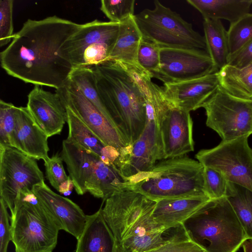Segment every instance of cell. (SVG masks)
Masks as SVG:
<instances>
[{
	"mask_svg": "<svg viewBox=\"0 0 252 252\" xmlns=\"http://www.w3.org/2000/svg\"><path fill=\"white\" fill-rule=\"evenodd\" d=\"M69 80L113 125L109 114L99 94L95 75L92 67L73 68L70 75Z\"/></svg>",
	"mask_w": 252,
	"mask_h": 252,
	"instance_id": "f1b7e54d",
	"label": "cell"
},
{
	"mask_svg": "<svg viewBox=\"0 0 252 252\" xmlns=\"http://www.w3.org/2000/svg\"><path fill=\"white\" fill-rule=\"evenodd\" d=\"M76 252H116L114 237L101 208L94 214L87 215L84 229L77 239Z\"/></svg>",
	"mask_w": 252,
	"mask_h": 252,
	"instance_id": "7402d4cb",
	"label": "cell"
},
{
	"mask_svg": "<svg viewBox=\"0 0 252 252\" xmlns=\"http://www.w3.org/2000/svg\"><path fill=\"white\" fill-rule=\"evenodd\" d=\"M160 48L156 44L142 36L137 54V60L139 65L154 78L160 65Z\"/></svg>",
	"mask_w": 252,
	"mask_h": 252,
	"instance_id": "4dcf8cb0",
	"label": "cell"
},
{
	"mask_svg": "<svg viewBox=\"0 0 252 252\" xmlns=\"http://www.w3.org/2000/svg\"><path fill=\"white\" fill-rule=\"evenodd\" d=\"M17 106L0 100V147H10L9 138L15 125Z\"/></svg>",
	"mask_w": 252,
	"mask_h": 252,
	"instance_id": "d6a6232c",
	"label": "cell"
},
{
	"mask_svg": "<svg viewBox=\"0 0 252 252\" xmlns=\"http://www.w3.org/2000/svg\"><path fill=\"white\" fill-rule=\"evenodd\" d=\"M61 157L79 195L89 192L105 201L123 190L126 181L114 164L104 162L91 151L66 139L63 141Z\"/></svg>",
	"mask_w": 252,
	"mask_h": 252,
	"instance_id": "52a82bcc",
	"label": "cell"
},
{
	"mask_svg": "<svg viewBox=\"0 0 252 252\" xmlns=\"http://www.w3.org/2000/svg\"><path fill=\"white\" fill-rule=\"evenodd\" d=\"M248 137L222 141L213 148L200 150L195 157L204 167L218 171L228 182L252 191V149Z\"/></svg>",
	"mask_w": 252,
	"mask_h": 252,
	"instance_id": "8fae6325",
	"label": "cell"
},
{
	"mask_svg": "<svg viewBox=\"0 0 252 252\" xmlns=\"http://www.w3.org/2000/svg\"><path fill=\"white\" fill-rule=\"evenodd\" d=\"M225 197L241 223L247 239H252V191L228 182Z\"/></svg>",
	"mask_w": 252,
	"mask_h": 252,
	"instance_id": "83f0119b",
	"label": "cell"
},
{
	"mask_svg": "<svg viewBox=\"0 0 252 252\" xmlns=\"http://www.w3.org/2000/svg\"><path fill=\"white\" fill-rule=\"evenodd\" d=\"M182 224L189 240L205 252H236L247 239L225 197L209 200Z\"/></svg>",
	"mask_w": 252,
	"mask_h": 252,
	"instance_id": "5b68a950",
	"label": "cell"
},
{
	"mask_svg": "<svg viewBox=\"0 0 252 252\" xmlns=\"http://www.w3.org/2000/svg\"><path fill=\"white\" fill-rule=\"evenodd\" d=\"M10 223L15 252H52L55 248L60 229L32 191L19 193Z\"/></svg>",
	"mask_w": 252,
	"mask_h": 252,
	"instance_id": "8992f818",
	"label": "cell"
},
{
	"mask_svg": "<svg viewBox=\"0 0 252 252\" xmlns=\"http://www.w3.org/2000/svg\"><path fill=\"white\" fill-rule=\"evenodd\" d=\"M220 86L238 98L252 100V64L238 68L229 64L218 72Z\"/></svg>",
	"mask_w": 252,
	"mask_h": 252,
	"instance_id": "484cf974",
	"label": "cell"
},
{
	"mask_svg": "<svg viewBox=\"0 0 252 252\" xmlns=\"http://www.w3.org/2000/svg\"><path fill=\"white\" fill-rule=\"evenodd\" d=\"M146 102V122L137 139L120 151L115 165L126 181L149 170L157 160H162L159 130L151 104Z\"/></svg>",
	"mask_w": 252,
	"mask_h": 252,
	"instance_id": "4fadbf2b",
	"label": "cell"
},
{
	"mask_svg": "<svg viewBox=\"0 0 252 252\" xmlns=\"http://www.w3.org/2000/svg\"><path fill=\"white\" fill-rule=\"evenodd\" d=\"M67 112L68 134L66 139L91 151L106 164H114L120 152L116 148L105 145L102 140L68 107Z\"/></svg>",
	"mask_w": 252,
	"mask_h": 252,
	"instance_id": "603a6c76",
	"label": "cell"
},
{
	"mask_svg": "<svg viewBox=\"0 0 252 252\" xmlns=\"http://www.w3.org/2000/svg\"><path fill=\"white\" fill-rule=\"evenodd\" d=\"M101 207L114 237L116 252H146L178 240H190L181 224L167 228L152 216L157 201L130 190L114 192Z\"/></svg>",
	"mask_w": 252,
	"mask_h": 252,
	"instance_id": "7a4b0ae2",
	"label": "cell"
},
{
	"mask_svg": "<svg viewBox=\"0 0 252 252\" xmlns=\"http://www.w3.org/2000/svg\"><path fill=\"white\" fill-rule=\"evenodd\" d=\"M218 71L207 51L162 48L159 68L154 78L164 84L176 83Z\"/></svg>",
	"mask_w": 252,
	"mask_h": 252,
	"instance_id": "5bb4252c",
	"label": "cell"
},
{
	"mask_svg": "<svg viewBox=\"0 0 252 252\" xmlns=\"http://www.w3.org/2000/svg\"><path fill=\"white\" fill-rule=\"evenodd\" d=\"M123 188L156 201L166 198L209 197L204 167L198 160L185 156L161 160L149 170L127 179Z\"/></svg>",
	"mask_w": 252,
	"mask_h": 252,
	"instance_id": "277c9868",
	"label": "cell"
},
{
	"mask_svg": "<svg viewBox=\"0 0 252 252\" xmlns=\"http://www.w3.org/2000/svg\"><path fill=\"white\" fill-rule=\"evenodd\" d=\"M63 161L61 156L58 154L44 161L46 178L57 191L62 183L70 178L65 172Z\"/></svg>",
	"mask_w": 252,
	"mask_h": 252,
	"instance_id": "d590c367",
	"label": "cell"
},
{
	"mask_svg": "<svg viewBox=\"0 0 252 252\" xmlns=\"http://www.w3.org/2000/svg\"><path fill=\"white\" fill-rule=\"evenodd\" d=\"M32 191L60 229L79 239L87 219L81 208L69 199L54 192L45 183L35 186Z\"/></svg>",
	"mask_w": 252,
	"mask_h": 252,
	"instance_id": "e0dca14e",
	"label": "cell"
},
{
	"mask_svg": "<svg viewBox=\"0 0 252 252\" xmlns=\"http://www.w3.org/2000/svg\"><path fill=\"white\" fill-rule=\"evenodd\" d=\"M205 188L208 196L211 199L225 197L228 181L218 171L204 167Z\"/></svg>",
	"mask_w": 252,
	"mask_h": 252,
	"instance_id": "836d02e7",
	"label": "cell"
},
{
	"mask_svg": "<svg viewBox=\"0 0 252 252\" xmlns=\"http://www.w3.org/2000/svg\"><path fill=\"white\" fill-rule=\"evenodd\" d=\"M206 124L226 141L252 134V100L234 96L220 86L202 105Z\"/></svg>",
	"mask_w": 252,
	"mask_h": 252,
	"instance_id": "30bf717a",
	"label": "cell"
},
{
	"mask_svg": "<svg viewBox=\"0 0 252 252\" xmlns=\"http://www.w3.org/2000/svg\"><path fill=\"white\" fill-rule=\"evenodd\" d=\"M210 199L199 197L161 199L157 201L152 216L165 228L177 226L182 224Z\"/></svg>",
	"mask_w": 252,
	"mask_h": 252,
	"instance_id": "44dd1931",
	"label": "cell"
},
{
	"mask_svg": "<svg viewBox=\"0 0 252 252\" xmlns=\"http://www.w3.org/2000/svg\"><path fill=\"white\" fill-rule=\"evenodd\" d=\"M227 36L230 56L252 39V13H249L230 24Z\"/></svg>",
	"mask_w": 252,
	"mask_h": 252,
	"instance_id": "f546056e",
	"label": "cell"
},
{
	"mask_svg": "<svg viewBox=\"0 0 252 252\" xmlns=\"http://www.w3.org/2000/svg\"><path fill=\"white\" fill-rule=\"evenodd\" d=\"M154 3L153 9L146 8L134 15L144 38L160 48L208 52L204 36L195 31L191 24L159 1Z\"/></svg>",
	"mask_w": 252,
	"mask_h": 252,
	"instance_id": "ba28073f",
	"label": "cell"
},
{
	"mask_svg": "<svg viewBox=\"0 0 252 252\" xmlns=\"http://www.w3.org/2000/svg\"><path fill=\"white\" fill-rule=\"evenodd\" d=\"M134 0H102L100 10L112 22L121 23L134 15Z\"/></svg>",
	"mask_w": 252,
	"mask_h": 252,
	"instance_id": "1f68e13d",
	"label": "cell"
},
{
	"mask_svg": "<svg viewBox=\"0 0 252 252\" xmlns=\"http://www.w3.org/2000/svg\"><path fill=\"white\" fill-rule=\"evenodd\" d=\"M12 0H0V46L10 43L14 36Z\"/></svg>",
	"mask_w": 252,
	"mask_h": 252,
	"instance_id": "e575fe53",
	"label": "cell"
},
{
	"mask_svg": "<svg viewBox=\"0 0 252 252\" xmlns=\"http://www.w3.org/2000/svg\"><path fill=\"white\" fill-rule=\"evenodd\" d=\"M43 183V174L35 159L15 148L0 147V199L11 215L21 190L32 191L35 186Z\"/></svg>",
	"mask_w": 252,
	"mask_h": 252,
	"instance_id": "7c38bea8",
	"label": "cell"
},
{
	"mask_svg": "<svg viewBox=\"0 0 252 252\" xmlns=\"http://www.w3.org/2000/svg\"><path fill=\"white\" fill-rule=\"evenodd\" d=\"M48 137L33 120L27 107H17L15 125L10 138V147L35 159L47 160Z\"/></svg>",
	"mask_w": 252,
	"mask_h": 252,
	"instance_id": "ffe728a7",
	"label": "cell"
},
{
	"mask_svg": "<svg viewBox=\"0 0 252 252\" xmlns=\"http://www.w3.org/2000/svg\"><path fill=\"white\" fill-rule=\"evenodd\" d=\"M203 25L208 53L219 70L229 57L227 31L220 20L204 19Z\"/></svg>",
	"mask_w": 252,
	"mask_h": 252,
	"instance_id": "4316f807",
	"label": "cell"
},
{
	"mask_svg": "<svg viewBox=\"0 0 252 252\" xmlns=\"http://www.w3.org/2000/svg\"><path fill=\"white\" fill-rule=\"evenodd\" d=\"M92 68L99 94L113 125L128 145L133 143L146 124L145 97L117 62L108 61Z\"/></svg>",
	"mask_w": 252,
	"mask_h": 252,
	"instance_id": "3957f363",
	"label": "cell"
},
{
	"mask_svg": "<svg viewBox=\"0 0 252 252\" xmlns=\"http://www.w3.org/2000/svg\"><path fill=\"white\" fill-rule=\"evenodd\" d=\"M81 26L56 16L28 19L0 52L2 68L25 83L60 89L73 69L62 55V46Z\"/></svg>",
	"mask_w": 252,
	"mask_h": 252,
	"instance_id": "6da1fadb",
	"label": "cell"
},
{
	"mask_svg": "<svg viewBox=\"0 0 252 252\" xmlns=\"http://www.w3.org/2000/svg\"><path fill=\"white\" fill-rule=\"evenodd\" d=\"M120 23L97 20L81 24L63 44V57L73 68L92 67L108 61L118 37Z\"/></svg>",
	"mask_w": 252,
	"mask_h": 252,
	"instance_id": "9c48e42d",
	"label": "cell"
},
{
	"mask_svg": "<svg viewBox=\"0 0 252 252\" xmlns=\"http://www.w3.org/2000/svg\"><path fill=\"white\" fill-rule=\"evenodd\" d=\"M146 252H205L190 240L173 241Z\"/></svg>",
	"mask_w": 252,
	"mask_h": 252,
	"instance_id": "f35d334b",
	"label": "cell"
},
{
	"mask_svg": "<svg viewBox=\"0 0 252 252\" xmlns=\"http://www.w3.org/2000/svg\"><path fill=\"white\" fill-rule=\"evenodd\" d=\"M117 62L129 75L145 97L146 99L150 98V91L149 84L152 81L151 75L140 65Z\"/></svg>",
	"mask_w": 252,
	"mask_h": 252,
	"instance_id": "8d00e7d4",
	"label": "cell"
},
{
	"mask_svg": "<svg viewBox=\"0 0 252 252\" xmlns=\"http://www.w3.org/2000/svg\"><path fill=\"white\" fill-rule=\"evenodd\" d=\"M204 19H223L230 24L250 13L252 0H187Z\"/></svg>",
	"mask_w": 252,
	"mask_h": 252,
	"instance_id": "cb8c5ba5",
	"label": "cell"
},
{
	"mask_svg": "<svg viewBox=\"0 0 252 252\" xmlns=\"http://www.w3.org/2000/svg\"><path fill=\"white\" fill-rule=\"evenodd\" d=\"M164 86L172 105L190 112L201 107L220 85L217 72L187 81L164 84Z\"/></svg>",
	"mask_w": 252,
	"mask_h": 252,
	"instance_id": "d6986e66",
	"label": "cell"
},
{
	"mask_svg": "<svg viewBox=\"0 0 252 252\" xmlns=\"http://www.w3.org/2000/svg\"><path fill=\"white\" fill-rule=\"evenodd\" d=\"M244 252H252V239H246L242 244Z\"/></svg>",
	"mask_w": 252,
	"mask_h": 252,
	"instance_id": "b9f144b4",
	"label": "cell"
},
{
	"mask_svg": "<svg viewBox=\"0 0 252 252\" xmlns=\"http://www.w3.org/2000/svg\"><path fill=\"white\" fill-rule=\"evenodd\" d=\"M227 64L238 68L252 64V39L238 51L229 56Z\"/></svg>",
	"mask_w": 252,
	"mask_h": 252,
	"instance_id": "ab89813d",
	"label": "cell"
},
{
	"mask_svg": "<svg viewBox=\"0 0 252 252\" xmlns=\"http://www.w3.org/2000/svg\"><path fill=\"white\" fill-rule=\"evenodd\" d=\"M7 207L3 201L0 199V252H7L8 244L12 241L10 219Z\"/></svg>",
	"mask_w": 252,
	"mask_h": 252,
	"instance_id": "74e56055",
	"label": "cell"
},
{
	"mask_svg": "<svg viewBox=\"0 0 252 252\" xmlns=\"http://www.w3.org/2000/svg\"><path fill=\"white\" fill-rule=\"evenodd\" d=\"M65 106L68 107L106 145L119 151L128 145L125 137L81 93L69 79L56 90Z\"/></svg>",
	"mask_w": 252,
	"mask_h": 252,
	"instance_id": "9a60e30c",
	"label": "cell"
},
{
	"mask_svg": "<svg viewBox=\"0 0 252 252\" xmlns=\"http://www.w3.org/2000/svg\"><path fill=\"white\" fill-rule=\"evenodd\" d=\"M73 187V182L70 178L60 185L58 191L61 194L68 195L71 192Z\"/></svg>",
	"mask_w": 252,
	"mask_h": 252,
	"instance_id": "60d3db41",
	"label": "cell"
},
{
	"mask_svg": "<svg viewBox=\"0 0 252 252\" xmlns=\"http://www.w3.org/2000/svg\"><path fill=\"white\" fill-rule=\"evenodd\" d=\"M34 121L48 137L60 134L67 112L60 95L35 85L28 96L26 106Z\"/></svg>",
	"mask_w": 252,
	"mask_h": 252,
	"instance_id": "ac0fdd59",
	"label": "cell"
},
{
	"mask_svg": "<svg viewBox=\"0 0 252 252\" xmlns=\"http://www.w3.org/2000/svg\"><path fill=\"white\" fill-rule=\"evenodd\" d=\"M155 116L162 160L183 157L194 151L193 122L189 112L172 106Z\"/></svg>",
	"mask_w": 252,
	"mask_h": 252,
	"instance_id": "2e32d148",
	"label": "cell"
},
{
	"mask_svg": "<svg viewBox=\"0 0 252 252\" xmlns=\"http://www.w3.org/2000/svg\"><path fill=\"white\" fill-rule=\"evenodd\" d=\"M134 15L120 23L118 37L108 61L139 65L137 58L142 35L135 22Z\"/></svg>",
	"mask_w": 252,
	"mask_h": 252,
	"instance_id": "d4e9b609",
	"label": "cell"
}]
</instances>
